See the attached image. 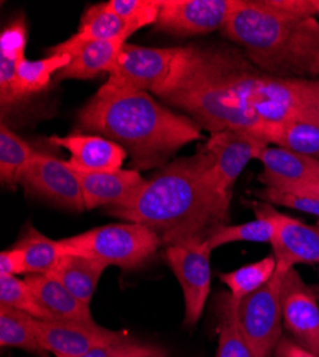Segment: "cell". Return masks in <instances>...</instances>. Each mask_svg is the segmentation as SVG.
Wrapping results in <instances>:
<instances>
[{
  "label": "cell",
  "instance_id": "6da1fadb",
  "mask_svg": "<svg viewBox=\"0 0 319 357\" xmlns=\"http://www.w3.org/2000/svg\"><path fill=\"white\" fill-rule=\"evenodd\" d=\"M214 156L207 147L170 162L124 203L106 207V215L149 227L168 248L193 239L228 220L229 203L218 193Z\"/></svg>",
  "mask_w": 319,
  "mask_h": 357
},
{
  "label": "cell",
  "instance_id": "7a4b0ae2",
  "mask_svg": "<svg viewBox=\"0 0 319 357\" xmlns=\"http://www.w3.org/2000/svg\"><path fill=\"white\" fill-rule=\"evenodd\" d=\"M77 122L121 144L136 170L165 167L182 147L202 139L193 119L168 109L149 92L95 95L79 110Z\"/></svg>",
  "mask_w": 319,
  "mask_h": 357
},
{
  "label": "cell",
  "instance_id": "3957f363",
  "mask_svg": "<svg viewBox=\"0 0 319 357\" xmlns=\"http://www.w3.org/2000/svg\"><path fill=\"white\" fill-rule=\"evenodd\" d=\"M246 62L228 49L179 47L168 80L154 95L211 135L237 130L260 139L267 121L244 107L232 87V77Z\"/></svg>",
  "mask_w": 319,
  "mask_h": 357
},
{
  "label": "cell",
  "instance_id": "277c9868",
  "mask_svg": "<svg viewBox=\"0 0 319 357\" xmlns=\"http://www.w3.org/2000/svg\"><path fill=\"white\" fill-rule=\"evenodd\" d=\"M222 32L262 75L319 77L318 17L282 13L269 0H237Z\"/></svg>",
  "mask_w": 319,
  "mask_h": 357
},
{
  "label": "cell",
  "instance_id": "5b68a950",
  "mask_svg": "<svg viewBox=\"0 0 319 357\" xmlns=\"http://www.w3.org/2000/svg\"><path fill=\"white\" fill-rule=\"evenodd\" d=\"M237 100L265 121L319 128V77L279 79L262 75L248 61L232 77Z\"/></svg>",
  "mask_w": 319,
  "mask_h": 357
},
{
  "label": "cell",
  "instance_id": "8992f818",
  "mask_svg": "<svg viewBox=\"0 0 319 357\" xmlns=\"http://www.w3.org/2000/svg\"><path fill=\"white\" fill-rule=\"evenodd\" d=\"M64 255H79L122 271L147 264L162 246L161 237L138 223H112L59 241Z\"/></svg>",
  "mask_w": 319,
  "mask_h": 357
},
{
  "label": "cell",
  "instance_id": "52a82bcc",
  "mask_svg": "<svg viewBox=\"0 0 319 357\" xmlns=\"http://www.w3.org/2000/svg\"><path fill=\"white\" fill-rule=\"evenodd\" d=\"M178 53L179 47H142L125 43L96 95L155 93L168 80Z\"/></svg>",
  "mask_w": 319,
  "mask_h": 357
},
{
  "label": "cell",
  "instance_id": "ba28073f",
  "mask_svg": "<svg viewBox=\"0 0 319 357\" xmlns=\"http://www.w3.org/2000/svg\"><path fill=\"white\" fill-rule=\"evenodd\" d=\"M285 273V271L276 269L274 278L264 287L239 302L230 297L235 305L241 332L255 357H274L275 347L283 336L281 286Z\"/></svg>",
  "mask_w": 319,
  "mask_h": 357
},
{
  "label": "cell",
  "instance_id": "9c48e42d",
  "mask_svg": "<svg viewBox=\"0 0 319 357\" xmlns=\"http://www.w3.org/2000/svg\"><path fill=\"white\" fill-rule=\"evenodd\" d=\"M211 253L207 239H193L165 249V259L184 291V326L189 329L198 324L211 291Z\"/></svg>",
  "mask_w": 319,
  "mask_h": 357
},
{
  "label": "cell",
  "instance_id": "30bf717a",
  "mask_svg": "<svg viewBox=\"0 0 319 357\" xmlns=\"http://www.w3.org/2000/svg\"><path fill=\"white\" fill-rule=\"evenodd\" d=\"M237 0H159L155 27L173 36L222 31Z\"/></svg>",
  "mask_w": 319,
  "mask_h": 357
},
{
  "label": "cell",
  "instance_id": "8fae6325",
  "mask_svg": "<svg viewBox=\"0 0 319 357\" xmlns=\"http://www.w3.org/2000/svg\"><path fill=\"white\" fill-rule=\"evenodd\" d=\"M32 326L40 346L56 357H80L96 347L132 339L126 332L107 331L99 324L32 319Z\"/></svg>",
  "mask_w": 319,
  "mask_h": 357
},
{
  "label": "cell",
  "instance_id": "7c38bea8",
  "mask_svg": "<svg viewBox=\"0 0 319 357\" xmlns=\"http://www.w3.org/2000/svg\"><path fill=\"white\" fill-rule=\"evenodd\" d=\"M22 185L29 195L45 199L62 209L72 212L86 211L80 182L68 162L40 152L24 173Z\"/></svg>",
  "mask_w": 319,
  "mask_h": 357
},
{
  "label": "cell",
  "instance_id": "4fadbf2b",
  "mask_svg": "<svg viewBox=\"0 0 319 357\" xmlns=\"http://www.w3.org/2000/svg\"><path fill=\"white\" fill-rule=\"evenodd\" d=\"M267 146L269 144L262 139L244 132L223 130L211 135L205 147L214 156L212 174L216 190L226 203H230L235 182L246 165L258 160Z\"/></svg>",
  "mask_w": 319,
  "mask_h": 357
},
{
  "label": "cell",
  "instance_id": "5bb4252c",
  "mask_svg": "<svg viewBox=\"0 0 319 357\" xmlns=\"http://www.w3.org/2000/svg\"><path fill=\"white\" fill-rule=\"evenodd\" d=\"M283 327L301 346L319 357V306L316 291L308 286L295 267L289 269L281 286Z\"/></svg>",
  "mask_w": 319,
  "mask_h": 357
},
{
  "label": "cell",
  "instance_id": "9a60e30c",
  "mask_svg": "<svg viewBox=\"0 0 319 357\" xmlns=\"http://www.w3.org/2000/svg\"><path fill=\"white\" fill-rule=\"evenodd\" d=\"M267 211L275 223V237L271 243L276 259V269L288 272L297 264L319 263V223L309 226L283 215L267 203Z\"/></svg>",
  "mask_w": 319,
  "mask_h": 357
},
{
  "label": "cell",
  "instance_id": "2e32d148",
  "mask_svg": "<svg viewBox=\"0 0 319 357\" xmlns=\"http://www.w3.org/2000/svg\"><path fill=\"white\" fill-rule=\"evenodd\" d=\"M262 163L259 182L268 189L292 192L309 185L319 183V159L286 151L278 146H267L259 153Z\"/></svg>",
  "mask_w": 319,
  "mask_h": 357
},
{
  "label": "cell",
  "instance_id": "e0dca14e",
  "mask_svg": "<svg viewBox=\"0 0 319 357\" xmlns=\"http://www.w3.org/2000/svg\"><path fill=\"white\" fill-rule=\"evenodd\" d=\"M49 142L68 151L71 153L68 165L73 170L83 173L119 170L128 158L121 144L99 135L72 133L68 136H52Z\"/></svg>",
  "mask_w": 319,
  "mask_h": 357
},
{
  "label": "cell",
  "instance_id": "ac0fdd59",
  "mask_svg": "<svg viewBox=\"0 0 319 357\" xmlns=\"http://www.w3.org/2000/svg\"><path fill=\"white\" fill-rule=\"evenodd\" d=\"M75 172L80 182L86 211L121 204L147 181L136 169H119L114 172L98 173Z\"/></svg>",
  "mask_w": 319,
  "mask_h": 357
},
{
  "label": "cell",
  "instance_id": "d6986e66",
  "mask_svg": "<svg viewBox=\"0 0 319 357\" xmlns=\"http://www.w3.org/2000/svg\"><path fill=\"white\" fill-rule=\"evenodd\" d=\"M24 280L52 320L91 326L98 324L92 317L91 306L79 301L75 294H72L53 276L26 275Z\"/></svg>",
  "mask_w": 319,
  "mask_h": 357
},
{
  "label": "cell",
  "instance_id": "ffe728a7",
  "mask_svg": "<svg viewBox=\"0 0 319 357\" xmlns=\"http://www.w3.org/2000/svg\"><path fill=\"white\" fill-rule=\"evenodd\" d=\"M133 29L118 16L107 12L103 5H95L84 12L79 31L68 40L50 47L49 54H71L77 47L92 42L124 39L133 35Z\"/></svg>",
  "mask_w": 319,
  "mask_h": 357
},
{
  "label": "cell",
  "instance_id": "44dd1931",
  "mask_svg": "<svg viewBox=\"0 0 319 357\" xmlns=\"http://www.w3.org/2000/svg\"><path fill=\"white\" fill-rule=\"evenodd\" d=\"M126 40L113 39L83 45L71 53L72 61L57 72L54 79H92L101 73H109Z\"/></svg>",
  "mask_w": 319,
  "mask_h": 357
},
{
  "label": "cell",
  "instance_id": "7402d4cb",
  "mask_svg": "<svg viewBox=\"0 0 319 357\" xmlns=\"http://www.w3.org/2000/svg\"><path fill=\"white\" fill-rule=\"evenodd\" d=\"M27 29L23 20L8 26L0 36V100L3 112L19 102L16 91L17 66L24 59Z\"/></svg>",
  "mask_w": 319,
  "mask_h": 357
},
{
  "label": "cell",
  "instance_id": "603a6c76",
  "mask_svg": "<svg viewBox=\"0 0 319 357\" xmlns=\"http://www.w3.org/2000/svg\"><path fill=\"white\" fill-rule=\"evenodd\" d=\"M106 269L107 266L99 260L79 255H64L49 275L59 280L79 301L91 305L98 283Z\"/></svg>",
  "mask_w": 319,
  "mask_h": 357
},
{
  "label": "cell",
  "instance_id": "cb8c5ba5",
  "mask_svg": "<svg viewBox=\"0 0 319 357\" xmlns=\"http://www.w3.org/2000/svg\"><path fill=\"white\" fill-rule=\"evenodd\" d=\"M255 219L241 225H219L214 227L207 236V243L214 252L215 249L237 243H268L271 245L275 237V223L267 211V203H253Z\"/></svg>",
  "mask_w": 319,
  "mask_h": 357
},
{
  "label": "cell",
  "instance_id": "d4e9b609",
  "mask_svg": "<svg viewBox=\"0 0 319 357\" xmlns=\"http://www.w3.org/2000/svg\"><path fill=\"white\" fill-rule=\"evenodd\" d=\"M15 248L22 259L23 275H49L64 256L59 241L49 239L34 226H29Z\"/></svg>",
  "mask_w": 319,
  "mask_h": 357
},
{
  "label": "cell",
  "instance_id": "484cf974",
  "mask_svg": "<svg viewBox=\"0 0 319 357\" xmlns=\"http://www.w3.org/2000/svg\"><path fill=\"white\" fill-rule=\"evenodd\" d=\"M40 152L13 133L5 123L0 126V178L8 188H16L27 169L34 165Z\"/></svg>",
  "mask_w": 319,
  "mask_h": 357
},
{
  "label": "cell",
  "instance_id": "4316f807",
  "mask_svg": "<svg viewBox=\"0 0 319 357\" xmlns=\"http://www.w3.org/2000/svg\"><path fill=\"white\" fill-rule=\"evenodd\" d=\"M260 139L286 151L319 159V128L316 126L267 121Z\"/></svg>",
  "mask_w": 319,
  "mask_h": 357
},
{
  "label": "cell",
  "instance_id": "83f0119b",
  "mask_svg": "<svg viewBox=\"0 0 319 357\" xmlns=\"http://www.w3.org/2000/svg\"><path fill=\"white\" fill-rule=\"evenodd\" d=\"M72 61L71 54H49L39 61H27L24 57L17 66L16 91L19 100L38 93L47 87L52 76H56Z\"/></svg>",
  "mask_w": 319,
  "mask_h": 357
},
{
  "label": "cell",
  "instance_id": "f1b7e54d",
  "mask_svg": "<svg viewBox=\"0 0 319 357\" xmlns=\"http://www.w3.org/2000/svg\"><path fill=\"white\" fill-rule=\"evenodd\" d=\"M32 316L6 305H0V346L16 347L46 357L32 326Z\"/></svg>",
  "mask_w": 319,
  "mask_h": 357
},
{
  "label": "cell",
  "instance_id": "f546056e",
  "mask_svg": "<svg viewBox=\"0 0 319 357\" xmlns=\"http://www.w3.org/2000/svg\"><path fill=\"white\" fill-rule=\"evenodd\" d=\"M276 267L275 256L269 255L262 260L245 264L234 272L221 275V280L230 290L232 299L239 302L264 287L276 273Z\"/></svg>",
  "mask_w": 319,
  "mask_h": 357
},
{
  "label": "cell",
  "instance_id": "4dcf8cb0",
  "mask_svg": "<svg viewBox=\"0 0 319 357\" xmlns=\"http://www.w3.org/2000/svg\"><path fill=\"white\" fill-rule=\"evenodd\" d=\"M0 305L13 307L34 319L52 320L26 280L17 276H0Z\"/></svg>",
  "mask_w": 319,
  "mask_h": 357
},
{
  "label": "cell",
  "instance_id": "1f68e13d",
  "mask_svg": "<svg viewBox=\"0 0 319 357\" xmlns=\"http://www.w3.org/2000/svg\"><path fill=\"white\" fill-rule=\"evenodd\" d=\"M216 357H255L241 332L235 314V305L230 296L223 302Z\"/></svg>",
  "mask_w": 319,
  "mask_h": 357
},
{
  "label": "cell",
  "instance_id": "d6a6232c",
  "mask_svg": "<svg viewBox=\"0 0 319 357\" xmlns=\"http://www.w3.org/2000/svg\"><path fill=\"white\" fill-rule=\"evenodd\" d=\"M103 8L125 20L133 31L155 24L159 13V0H109Z\"/></svg>",
  "mask_w": 319,
  "mask_h": 357
},
{
  "label": "cell",
  "instance_id": "836d02e7",
  "mask_svg": "<svg viewBox=\"0 0 319 357\" xmlns=\"http://www.w3.org/2000/svg\"><path fill=\"white\" fill-rule=\"evenodd\" d=\"M258 197L267 203L288 207V209L299 211L308 215L319 218V196L297 192H282L276 189H268L258 192Z\"/></svg>",
  "mask_w": 319,
  "mask_h": 357
},
{
  "label": "cell",
  "instance_id": "e575fe53",
  "mask_svg": "<svg viewBox=\"0 0 319 357\" xmlns=\"http://www.w3.org/2000/svg\"><path fill=\"white\" fill-rule=\"evenodd\" d=\"M80 357H169V353L161 346L143 344L129 339L122 343L96 347Z\"/></svg>",
  "mask_w": 319,
  "mask_h": 357
},
{
  "label": "cell",
  "instance_id": "d590c367",
  "mask_svg": "<svg viewBox=\"0 0 319 357\" xmlns=\"http://www.w3.org/2000/svg\"><path fill=\"white\" fill-rule=\"evenodd\" d=\"M274 357H318L311 350L301 346L292 336H282L275 347Z\"/></svg>",
  "mask_w": 319,
  "mask_h": 357
},
{
  "label": "cell",
  "instance_id": "8d00e7d4",
  "mask_svg": "<svg viewBox=\"0 0 319 357\" xmlns=\"http://www.w3.org/2000/svg\"><path fill=\"white\" fill-rule=\"evenodd\" d=\"M23 275L22 259L17 249L13 246L0 255V276Z\"/></svg>",
  "mask_w": 319,
  "mask_h": 357
},
{
  "label": "cell",
  "instance_id": "74e56055",
  "mask_svg": "<svg viewBox=\"0 0 319 357\" xmlns=\"http://www.w3.org/2000/svg\"><path fill=\"white\" fill-rule=\"evenodd\" d=\"M292 192H297V193H308V195L319 196V183H316V185H309V186H305V188L292 190Z\"/></svg>",
  "mask_w": 319,
  "mask_h": 357
},
{
  "label": "cell",
  "instance_id": "f35d334b",
  "mask_svg": "<svg viewBox=\"0 0 319 357\" xmlns=\"http://www.w3.org/2000/svg\"><path fill=\"white\" fill-rule=\"evenodd\" d=\"M318 13H319V0H318Z\"/></svg>",
  "mask_w": 319,
  "mask_h": 357
}]
</instances>
